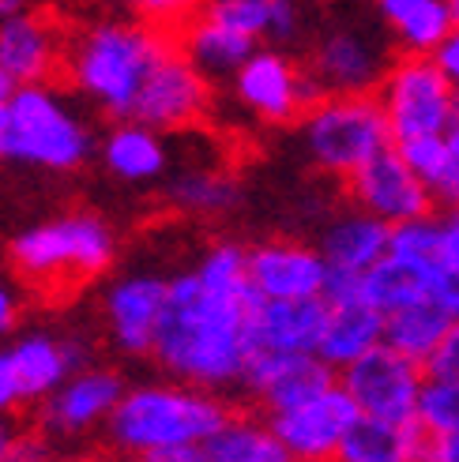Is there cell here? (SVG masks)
<instances>
[{
  "label": "cell",
  "mask_w": 459,
  "mask_h": 462,
  "mask_svg": "<svg viewBox=\"0 0 459 462\" xmlns=\"http://www.w3.org/2000/svg\"><path fill=\"white\" fill-rule=\"evenodd\" d=\"M271 432L279 436V444L286 448L290 462H335L347 432L361 421V413L354 399L335 383L320 399L294 406L286 413H271Z\"/></svg>",
  "instance_id": "cell-12"
},
{
  "label": "cell",
  "mask_w": 459,
  "mask_h": 462,
  "mask_svg": "<svg viewBox=\"0 0 459 462\" xmlns=\"http://www.w3.org/2000/svg\"><path fill=\"white\" fill-rule=\"evenodd\" d=\"M335 383H339V373H332L316 354H294V357L252 354L241 391H248L271 418V413H286L294 406H305V402L320 399Z\"/></svg>",
  "instance_id": "cell-17"
},
{
  "label": "cell",
  "mask_w": 459,
  "mask_h": 462,
  "mask_svg": "<svg viewBox=\"0 0 459 462\" xmlns=\"http://www.w3.org/2000/svg\"><path fill=\"white\" fill-rule=\"evenodd\" d=\"M8 354H12L15 376L23 387V402H45L76 373L90 368L87 350L80 342L53 338V335H23Z\"/></svg>",
  "instance_id": "cell-19"
},
{
  "label": "cell",
  "mask_w": 459,
  "mask_h": 462,
  "mask_svg": "<svg viewBox=\"0 0 459 462\" xmlns=\"http://www.w3.org/2000/svg\"><path fill=\"white\" fill-rule=\"evenodd\" d=\"M328 279H332V267L313 245L264 241L257 248H248V282L260 301H279V305L324 301Z\"/></svg>",
  "instance_id": "cell-11"
},
{
  "label": "cell",
  "mask_w": 459,
  "mask_h": 462,
  "mask_svg": "<svg viewBox=\"0 0 459 462\" xmlns=\"http://www.w3.org/2000/svg\"><path fill=\"white\" fill-rule=\"evenodd\" d=\"M388 248H392V226H384L380 218L365 215V211H351L324 229L320 256L328 260V267L335 274L365 279V274L388 256Z\"/></svg>",
  "instance_id": "cell-22"
},
{
  "label": "cell",
  "mask_w": 459,
  "mask_h": 462,
  "mask_svg": "<svg viewBox=\"0 0 459 462\" xmlns=\"http://www.w3.org/2000/svg\"><path fill=\"white\" fill-rule=\"evenodd\" d=\"M211 106V83L203 79L192 60L173 45L163 57V64L151 72V79L140 90V102H136L132 121H140L147 128L163 132H181L192 128Z\"/></svg>",
  "instance_id": "cell-14"
},
{
  "label": "cell",
  "mask_w": 459,
  "mask_h": 462,
  "mask_svg": "<svg viewBox=\"0 0 459 462\" xmlns=\"http://www.w3.org/2000/svg\"><path fill=\"white\" fill-rule=\"evenodd\" d=\"M380 346H384V316L377 309H370L365 301L328 305V319H324V335H320L316 357L324 361L332 373H347L351 365L370 357L373 350H380Z\"/></svg>",
  "instance_id": "cell-23"
},
{
  "label": "cell",
  "mask_w": 459,
  "mask_h": 462,
  "mask_svg": "<svg viewBox=\"0 0 459 462\" xmlns=\"http://www.w3.org/2000/svg\"><path fill=\"white\" fill-rule=\"evenodd\" d=\"M102 162L125 180H155L166 173V140L140 121H121L102 143Z\"/></svg>",
  "instance_id": "cell-26"
},
{
  "label": "cell",
  "mask_w": 459,
  "mask_h": 462,
  "mask_svg": "<svg viewBox=\"0 0 459 462\" xmlns=\"http://www.w3.org/2000/svg\"><path fill=\"white\" fill-rule=\"evenodd\" d=\"M23 12V5H19V0H0V23H5V19H12V15H19Z\"/></svg>",
  "instance_id": "cell-45"
},
{
  "label": "cell",
  "mask_w": 459,
  "mask_h": 462,
  "mask_svg": "<svg viewBox=\"0 0 459 462\" xmlns=\"http://www.w3.org/2000/svg\"><path fill=\"white\" fill-rule=\"evenodd\" d=\"M170 279L158 274H125L106 290V328L125 354H155V338L163 328Z\"/></svg>",
  "instance_id": "cell-18"
},
{
  "label": "cell",
  "mask_w": 459,
  "mask_h": 462,
  "mask_svg": "<svg viewBox=\"0 0 459 462\" xmlns=\"http://www.w3.org/2000/svg\"><path fill=\"white\" fill-rule=\"evenodd\" d=\"M90 132L53 87H19L8 102V158L38 170H80Z\"/></svg>",
  "instance_id": "cell-5"
},
{
  "label": "cell",
  "mask_w": 459,
  "mask_h": 462,
  "mask_svg": "<svg viewBox=\"0 0 459 462\" xmlns=\"http://www.w3.org/2000/svg\"><path fill=\"white\" fill-rule=\"evenodd\" d=\"M15 319H19V301H15L12 286L0 282V335H8L15 328Z\"/></svg>",
  "instance_id": "cell-42"
},
{
  "label": "cell",
  "mask_w": 459,
  "mask_h": 462,
  "mask_svg": "<svg viewBox=\"0 0 459 462\" xmlns=\"http://www.w3.org/2000/svg\"><path fill=\"white\" fill-rule=\"evenodd\" d=\"M396 57H388L384 42L361 27H335L316 42L309 60V79L320 90V98H358L377 95L388 68Z\"/></svg>",
  "instance_id": "cell-9"
},
{
  "label": "cell",
  "mask_w": 459,
  "mask_h": 462,
  "mask_svg": "<svg viewBox=\"0 0 459 462\" xmlns=\"http://www.w3.org/2000/svg\"><path fill=\"white\" fill-rule=\"evenodd\" d=\"M433 64L441 68V76L459 90V23L452 27V34L441 42V50L433 53Z\"/></svg>",
  "instance_id": "cell-40"
},
{
  "label": "cell",
  "mask_w": 459,
  "mask_h": 462,
  "mask_svg": "<svg viewBox=\"0 0 459 462\" xmlns=\"http://www.w3.org/2000/svg\"><path fill=\"white\" fill-rule=\"evenodd\" d=\"M380 19L403 57H433L455 27L448 0H380Z\"/></svg>",
  "instance_id": "cell-24"
},
{
  "label": "cell",
  "mask_w": 459,
  "mask_h": 462,
  "mask_svg": "<svg viewBox=\"0 0 459 462\" xmlns=\"http://www.w3.org/2000/svg\"><path fill=\"white\" fill-rule=\"evenodd\" d=\"M64 57L68 34L53 15L23 8L0 23V72L15 87H50V79L64 68Z\"/></svg>",
  "instance_id": "cell-15"
},
{
  "label": "cell",
  "mask_w": 459,
  "mask_h": 462,
  "mask_svg": "<svg viewBox=\"0 0 459 462\" xmlns=\"http://www.w3.org/2000/svg\"><path fill=\"white\" fill-rule=\"evenodd\" d=\"M117 241L98 215H61L12 241V263L31 286L68 290L113 263Z\"/></svg>",
  "instance_id": "cell-4"
},
{
  "label": "cell",
  "mask_w": 459,
  "mask_h": 462,
  "mask_svg": "<svg viewBox=\"0 0 459 462\" xmlns=\"http://www.w3.org/2000/svg\"><path fill=\"white\" fill-rule=\"evenodd\" d=\"M95 462H125V458H95Z\"/></svg>",
  "instance_id": "cell-48"
},
{
  "label": "cell",
  "mask_w": 459,
  "mask_h": 462,
  "mask_svg": "<svg viewBox=\"0 0 459 462\" xmlns=\"http://www.w3.org/2000/svg\"><path fill=\"white\" fill-rule=\"evenodd\" d=\"M15 90H19V87H15V83H12L5 72H0V98H8V102H12V95H15Z\"/></svg>",
  "instance_id": "cell-46"
},
{
  "label": "cell",
  "mask_w": 459,
  "mask_h": 462,
  "mask_svg": "<svg viewBox=\"0 0 459 462\" xmlns=\"http://www.w3.org/2000/svg\"><path fill=\"white\" fill-rule=\"evenodd\" d=\"M339 383L354 399L361 418L384 425H415L418 399L426 387V368L410 365L388 346H380L370 357L351 365L347 373H339Z\"/></svg>",
  "instance_id": "cell-8"
},
{
  "label": "cell",
  "mask_w": 459,
  "mask_h": 462,
  "mask_svg": "<svg viewBox=\"0 0 459 462\" xmlns=\"http://www.w3.org/2000/svg\"><path fill=\"white\" fill-rule=\"evenodd\" d=\"M200 462H290L267 418L230 413L226 425L200 444Z\"/></svg>",
  "instance_id": "cell-25"
},
{
  "label": "cell",
  "mask_w": 459,
  "mask_h": 462,
  "mask_svg": "<svg viewBox=\"0 0 459 462\" xmlns=\"http://www.w3.org/2000/svg\"><path fill=\"white\" fill-rule=\"evenodd\" d=\"M347 184H351V199L358 211L380 218L384 226L429 218L433 199H437L429 192V184L396 154V147H388L373 162H365Z\"/></svg>",
  "instance_id": "cell-13"
},
{
  "label": "cell",
  "mask_w": 459,
  "mask_h": 462,
  "mask_svg": "<svg viewBox=\"0 0 459 462\" xmlns=\"http://www.w3.org/2000/svg\"><path fill=\"white\" fill-rule=\"evenodd\" d=\"M297 125H302V143L309 158L324 173L347 180L365 162H373L380 151L392 147V132H388L377 95L320 98L313 109H305V117Z\"/></svg>",
  "instance_id": "cell-6"
},
{
  "label": "cell",
  "mask_w": 459,
  "mask_h": 462,
  "mask_svg": "<svg viewBox=\"0 0 459 462\" xmlns=\"http://www.w3.org/2000/svg\"><path fill=\"white\" fill-rule=\"evenodd\" d=\"M173 50V31L155 19L109 15L87 23L68 38L64 72L113 121H132L140 90L163 57Z\"/></svg>",
  "instance_id": "cell-2"
},
{
  "label": "cell",
  "mask_w": 459,
  "mask_h": 462,
  "mask_svg": "<svg viewBox=\"0 0 459 462\" xmlns=\"http://www.w3.org/2000/svg\"><path fill=\"white\" fill-rule=\"evenodd\" d=\"M208 15L219 19L222 27L238 31L252 42H290L302 27V15L286 0H215L208 5Z\"/></svg>",
  "instance_id": "cell-28"
},
{
  "label": "cell",
  "mask_w": 459,
  "mask_h": 462,
  "mask_svg": "<svg viewBox=\"0 0 459 462\" xmlns=\"http://www.w3.org/2000/svg\"><path fill=\"white\" fill-rule=\"evenodd\" d=\"M415 425L426 436H433V440H448V436H459V380L426 376Z\"/></svg>",
  "instance_id": "cell-33"
},
{
  "label": "cell",
  "mask_w": 459,
  "mask_h": 462,
  "mask_svg": "<svg viewBox=\"0 0 459 462\" xmlns=\"http://www.w3.org/2000/svg\"><path fill=\"white\" fill-rule=\"evenodd\" d=\"M125 380L121 373L102 365H90L76 373L57 395H50L38 406V425L45 436H83L95 425H109L113 410L125 399Z\"/></svg>",
  "instance_id": "cell-16"
},
{
  "label": "cell",
  "mask_w": 459,
  "mask_h": 462,
  "mask_svg": "<svg viewBox=\"0 0 459 462\" xmlns=\"http://www.w3.org/2000/svg\"><path fill=\"white\" fill-rule=\"evenodd\" d=\"M415 462H459V436H448V440H433V436H426L418 429Z\"/></svg>",
  "instance_id": "cell-38"
},
{
  "label": "cell",
  "mask_w": 459,
  "mask_h": 462,
  "mask_svg": "<svg viewBox=\"0 0 459 462\" xmlns=\"http://www.w3.org/2000/svg\"><path fill=\"white\" fill-rule=\"evenodd\" d=\"M166 199L189 215H226L230 207H238L241 189L226 170H181L166 184Z\"/></svg>",
  "instance_id": "cell-30"
},
{
  "label": "cell",
  "mask_w": 459,
  "mask_h": 462,
  "mask_svg": "<svg viewBox=\"0 0 459 462\" xmlns=\"http://www.w3.org/2000/svg\"><path fill=\"white\" fill-rule=\"evenodd\" d=\"M437 245H441V218L429 215V218L392 226V248H388V256L433 271V263H437Z\"/></svg>",
  "instance_id": "cell-34"
},
{
  "label": "cell",
  "mask_w": 459,
  "mask_h": 462,
  "mask_svg": "<svg viewBox=\"0 0 459 462\" xmlns=\"http://www.w3.org/2000/svg\"><path fill=\"white\" fill-rule=\"evenodd\" d=\"M361 301L370 309H377L380 316H392V312H403L410 305L429 301V267L384 256L361 279Z\"/></svg>",
  "instance_id": "cell-29"
},
{
  "label": "cell",
  "mask_w": 459,
  "mask_h": 462,
  "mask_svg": "<svg viewBox=\"0 0 459 462\" xmlns=\"http://www.w3.org/2000/svg\"><path fill=\"white\" fill-rule=\"evenodd\" d=\"M396 154L429 184V192L437 196L441 180H445V170H448V143H445V135H441V140H410V143H399Z\"/></svg>",
  "instance_id": "cell-35"
},
{
  "label": "cell",
  "mask_w": 459,
  "mask_h": 462,
  "mask_svg": "<svg viewBox=\"0 0 459 462\" xmlns=\"http://www.w3.org/2000/svg\"><path fill=\"white\" fill-rule=\"evenodd\" d=\"M8 158V98H0V162Z\"/></svg>",
  "instance_id": "cell-44"
},
{
  "label": "cell",
  "mask_w": 459,
  "mask_h": 462,
  "mask_svg": "<svg viewBox=\"0 0 459 462\" xmlns=\"http://www.w3.org/2000/svg\"><path fill=\"white\" fill-rule=\"evenodd\" d=\"M173 45L192 60V68L208 83L211 79H226V76L234 79L241 72V64L260 50L252 38H245L238 31L222 27L219 19H211L208 8H200L196 15L177 23L173 27Z\"/></svg>",
  "instance_id": "cell-21"
},
{
  "label": "cell",
  "mask_w": 459,
  "mask_h": 462,
  "mask_svg": "<svg viewBox=\"0 0 459 462\" xmlns=\"http://www.w3.org/2000/svg\"><path fill=\"white\" fill-rule=\"evenodd\" d=\"M23 402V387H19V376H15V365H12V354L0 350V418Z\"/></svg>",
  "instance_id": "cell-39"
},
{
  "label": "cell",
  "mask_w": 459,
  "mask_h": 462,
  "mask_svg": "<svg viewBox=\"0 0 459 462\" xmlns=\"http://www.w3.org/2000/svg\"><path fill=\"white\" fill-rule=\"evenodd\" d=\"M448 328H452V316L441 305L422 301V305H410L403 312L384 316V346L392 354H399L403 361L426 368L433 361V354L441 350Z\"/></svg>",
  "instance_id": "cell-27"
},
{
  "label": "cell",
  "mask_w": 459,
  "mask_h": 462,
  "mask_svg": "<svg viewBox=\"0 0 459 462\" xmlns=\"http://www.w3.org/2000/svg\"><path fill=\"white\" fill-rule=\"evenodd\" d=\"M418 425H384L361 418L347 440H342L335 462H415Z\"/></svg>",
  "instance_id": "cell-31"
},
{
  "label": "cell",
  "mask_w": 459,
  "mask_h": 462,
  "mask_svg": "<svg viewBox=\"0 0 459 462\" xmlns=\"http://www.w3.org/2000/svg\"><path fill=\"white\" fill-rule=\"evenodd\" d=\"M392 147L410 140H441L459 121V90L441 76L433 57H396L377 90Z\"/></svg>",
  "instance_id": "cell-7"
},
{
  "label": "cell",
  "mask_w": 459,
  "mask_h": 462,
  "mask_svg": "<svg viewBox=\"0 0 459 462\" xmlns=\"http://www.w3.org/2000/svg\"><path fill=\"white\" fill-rule=\"evenodd\" d=\"M257 305V293L230 297L208 290L196 279V271L173 274L151 357L170 376H177V383L208 391V395L245 387V373L252 361L248 319Z\"/></svg>",
  "instance_id": "cell-1"
},
{
  "label": "cell",
  "mask_w": 459,
  "mask_h": 462,
  "mask_svg": "<svg viewBox=\"0 0 459 462\" xmlns=\"http://www.w3.org/2000/svg\"><path fill=\"white\" fill-rule=\"evenodd\" d=\"M452 12H455V23H459V0H452Z\"/></svg>",
  "instance_id": "cell-47"
},
{
  "label": "cell",
  "mask_w": 459,
  "mask_h": 462,
  "mask_svg": "<svg viewBox=\"0 0 459 462\" xmlns=\"http://www.w3.org/2000/svg\"><path fill=\"white\" fill-rule=\"evenodd\" d=\"M19 436H23V432L15 429V421H12V418H0V458H5V455L12 451V444L19 440Z\"/></svg>",
  "instance_id": "cell-43"
},
{
  "label": "cell",
  "mask_w": 459,
  "mask_h": 462,
  "mask_svg": "<svg viewBox=\"0 0 459 462\" xmlns=\"http://www.w3.org/2000/svg\"><path fill=\"white\" fill-rule=\"evenodd\" d=\"M0 462H50V448H45L42 436H31V432H23L19 440L12 444V451L0 458Z\"/></svg>",
  "instance_id": "cell-41"
},
{
  "label": "cell",
  "mask_w": 459,
  "mask_h": 462,
  "mask_svg": "<svg viewBox=\"0 0 459 462\" xmlns=\"http://www.w3.org/2000/svg\"><path fill=\"white\" fill-rule=\"evenodd\" d=\"M426 376H441V380H459V319H452V328L441 342V350L433 354L426 365Z\"/></svg>",
  "instance_id": "cell-36"
},
{
  "label": "cell",
  "mask_w": 459,
  "mask_h": 462,
  "mask_svg": "<svg viewBox=\"0 0 459 462\" xmlns=\"http://www.w3.org/2000/svg\"><path fill=\"white\" fill-rule=\"evenodd\" d=\"M445 143H448V170H445V180H441L437 196L448 203V211H459V121L445 135Z\"/></svg>",
  "instance_id": "cell-37"
},
{
  "label": "cell",
  "mask_w": 459,
  "mask_h": 462,
  "mask_svg": "<svg viewBox=\"0 0 459 462\" xmlns=\"http://www.w3.org/2000/svg\"><path fill=\"white\" fill-rule=\"evenodd\" d=\"M328 305L305 301V305H279L260 301L248 319V342L252 354H316L320 335H324Z\"/></svg>",
  "instance_id": "cell-20"
},
{
  "label": "cell",
  "mask_w": 459,
  "mask_h": 462,
  "mask_svg": "<svg viewBox=\"0 0 459 462\" xmlns=\"http://www.w3.org/2000/svg\"><path fill=\"white\" fill-rule=\"evenodd\" d=\"M238 102L257 113L264 125H290L302 121L305 109L320 102V90L313 87L309 72H302L286 53L279 50H257L241 72L234 76Z\"/></svg>",
  "instance_id": "cell-10"
},
{
  "label": "cell",
  "mask_w": 459,
  "mask_h": 462,
  "mask_svg": "<svg viewBox=\"0 0 459 462\" xmlns=\"http://www.w3.org/2000/svg\"><path fill=\"white\" fill-rule=\"evenodd\" d=\"M226 418L230 406L208 391L189 383H140L125 391L106 436L125 458L140 462L163 451H200V444L211 440Z\"/></svg>",
  "instance_id": "cell-3"
},
{
  "label": "cell",
  "mask_w": 459,
  "mask_h": 462,
  "mask_svg": "<svg viewBox=\"0 0 459 462\" xmlns=\"http://www.w3.org/2000/svg\"><path fill=\"white\" fill-rule=\"evenodd\" d=\"M437 263L429 271V301L441 305L452 319H459V211H445Z\"/></svg>",
  "instance_id": "cell-32"
}]
</instances>
